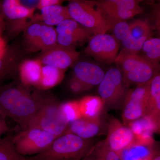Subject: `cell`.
<instances>
[{
  "mask_svg": "<svg viewBox=\"0 0 160 160\" xmlns=\"http://www.w3.org/2000/svg\"><path fill=\"white\" fill-rule=\"evenodd\" d=\"M45 100L32 95L21 87L0 86V110L6 118H11L18 123L22 130L28 128L29 122Z\"/></svg>",
  "mask_w": 160,
  "mask_h": 160,
  "instance_id": "cell-1",
  "label": "cell"
},
{
  "mask_svg": "<svg viewBox=\"0 0 160 160\" xmlns=\"http://www.w3.org/2000/svg\"><path fill=\"white\" fill-rule=\"evenodd\" d=\"M138 53L123 49L115 60L126 86L148 82L158 73V67Z\"/></svg>",
  "mask_w": 160,
  "mask_h": 160,
  "instance_id": "cell-2",
  "label": "cell"
},
{
  "mask_svg": "<svg viewBox=\"0 0 160 160\" xmlns=\"http://www.w3.org/2000/svg\"><path fill=\"white\" fill-rule=\"evenodd\" d=\"M89 145L88 140L65 132L56 138L45 151L30 157L43 160H81L91 149Z\"/></svg>",
  "mask_w": 160,
  "mask_h": 160,
  "instance_id": "cell-3",
  "label": "cell"
},
{
  "mask_svg": "<svg viewBox=\"0 0 160 160\" xmlns=\"http://www.w3.org/2000/svg\"><path fill=\"white\" fill-rule=\"evenodd\" d=\"M67 7L71 18L91 30L94 35L111 30V24L92 1H72Z\"/></svg>",
  "mask_w": 160,
  "mask_h": 160,
  "instance_id": "cell-4",
  "label": "cell"
},
{
  "mask_svg": "<svg viewBox=\"0 0 160 160\" xmlns=\"http://www.w3.org/2000/svg\"><path fill=\"white\" fill-rule=\"evenodd\" d=\"M60 105L54 100L45 99L42 107L29 122L28 128L41 129L56 138L64 134L69 123L62 113Z\"/></svg>",
  "mask_w": 160,
  "mask_h": 160,
  "instance_id": "cell-5",
  "label": "cell"
},
{
  "mask_svg": "<svg viewBox=\"0 0 160 160\" xmlns=\"http://www.w3.org/2000/svg\"><path fill=\"white\" fill-rule=\"evenodd\" d=\"M57 138L42 129L29 128L12 137V142L18 153L26 157L45 151Z\"/></svg>",
  "mask_w": 160,
  "mask_h": 160,
  "instance_id": "cell-6",
  "label": "cell"
},
{
  "mask_svg": "<svg viewBox=\"0 0 160 160\" xmlns=\"http://www.w3.org/2000/svg\"><path fill=\"white\" fill-rule=\"evenodd\" d=\"M141 1L137 0H102L93 1L112 27L115 24L133 18L142 13Z\"/></svg>",
  "mask_w": 160,
  "mask_h": 160,
  "instance_id": "cell-7",
  "label": "cell"
},
{
  "mask_svg": "<svg viewBox=\"0 0 160 160\" xmlns=\"http://www.w3.org/2000/svg\"><path fill=\"white\" fill-rule=\"evenodd\" d=\"M126 85L118 68H111L105 73L99 85L98 92L104 106L116 107L126 95Z\"/></svg>",
  "mask_w": 160,
  "mask_h": 160,
  "instance_id": "cell-8",
  "label": "cell"
},
{
  "mask_svg": "<svg viewBox=\"0 0 160 160\" xmlns=\"http://www.w3.org/2000/svg\"><path fill=\"white\" fill-rule=\"evenodd\" d=\"M151 80L138 85L126 93L123 112V119L126 122H130L146 115Z\"/></svg>",
  "mask_w": 160,
  "mask_h": 160,
  "instance_id": "cell-9",
  "label": "cell"
},
{
  "mask_svg": "<svg viewBox=\"0 0 160 160\" xmlns=\"http://www.w3.org/2000/svg\"><path fill=\"white\" fill-rule=\"evenodd\" d=\"M84 52L102 62L111 64L118 54L119 45L113 36L99 34L93 36Z\"/></svg>",
  "mask_w": 160,
  "mask_h": 160,
  "instance_id": "cell-10",
  "label": "cell"
},
{
  "mask_svg": "<svg viewBox=\"0 0 160 160\" xmlns=\"http://www.w3.org/2000/svg\"><path fill=\"white\" fill-rule=\"evenodd\" d=\"M42 52L38 59L43 65L62 70H66L71 66L80 56L79 52L74 48L61 46L57 43Z\"/></svg>",
  "mask_w": 160,
  "mask_h": 160,
  "instance_id": "cell-11",
  "label": "cell"
},
{
  "mask_svg": "<svg viewBox=\"0 0 160 160\" xmlns=\"http://www.w3.org/2000/svg\"><path fill=\"white\" fill-rule=\"evenodd\" d=\"M135 140L134 135L129 127L114 120L110 123L105 142L109 149L119 156L123 150L134 143Z\"/></svg>",
  "mask_w": 160,
  "mask_h": 160,
  "instance_id": "cell-12",
  "label": "cell"
},
{
  "mask_svg": "<svg viewBox=\"0 0 160 160\" xmlns=\"http://www.w3.org/2000/svg\"><path fill=\"white\" fill-rule=\"evenodd\" d=\"M160 122L146 114L142 117L129 123V127L135 136V142L152 146L154 142L152 135L158 131Z\"/></svg>",
  "mask_w": 160,
  "mask_h": 160,
  "instance_id": "cell-13",
  "label": "cell"
},
{
  "mask_svg": "<svg viewBox=\"0 0 160 160\" xmlns=\"http://www.w3.org/2000/svg\"><path fill=\"white\" fill-rule=\"evenodd\" d=\"M74 77L82 82L93 87L102 81L105 73L99 66L88 62H80L73 69Z\"/></svg>",
  "mask_w": 160,
  "mask_h": 160,
  "instance_id": "cell-14",
  "label": "cell"
},
{
  "mask_svg": "<svg viewBox=\"0 0 160 160\" xmlns=\"http://www.w3.org/2000/svg\"><path fill=\"white\" fill-rule=\"evenodd\" d=\"M111 30L113 32V36L118 42L122 43L124 49L133 52H138L140 51L143 43L148 38H135L129 31V24L125 21L116 23L112 27Z\"/></svg>",
  "mask_w": 160,
  "mask_h": 160,
  "instance_id": "cell-15",
  "label": "cell"
},
{
  "mask_svg": "<svg viewBox=\"0 0 160 160\" xmlns=\"http://www.w3.org/2000/svg\"><path fill=\"white\" fill-rule=\"evenodd\" d=\"M100 130L99 119H90L82 118L69 123L65 132L72 133L83 139L88 140L98 134Z\"/></svg>",
  "mask_w": 160,
  "mask_h": 160,
  "instance_id": "cell-16",
  "label": "cell"
},
{
  "mask_svg": "<svg viewBox=\"0 0 160 160\" xmlns=\"http://www.w3.org/2000/svg\"><path fill=\"white\" fill-rule=\"evenodd\" d=\"M43 65L39 59L27 60L20 66V78L26 86L37 87L41 79Z\"/></svg>",
  "mask_w": 160,
  "mask_h": 160,
  "instance_id": "cell-17",
  "label": "cell"
},
{
  "mask_svg": "<svg viewBox=\"0 0 160 160\" xmlns=\"http://www.w3.org/2000/svg\"><path fill=\"white\" fill-rule=\"evenodd\" d=\"M78 102L82 118L90 119H99L104 107L102 100L99 96H87Z\"/></svg>",
  "mask_w": 160,
  "mask_h": 160,
  "instance_id": "cell-18",
  "label": "cell"
},
{
  "mask_svg": "<svg viewBox=\"0 0 160 160\" xmlns=\"http://www.w3.org/2000/svg\"><path fill=\"white\" fill-rule=\"evenodd\" d=\"M41 10V14L37 16L36 20H42L44 24L52 26H57L64 20L71 18L67 6L55 5L45 7Z\"/></svg>",
  "mask_w": 160,
  "mask_h": 160,
  "instance_id": "cell-19",
  "label": "cell"
},
{
  "mask_svg": "<svg viewBox=\"0 0 160 160\" xmlns=\"http://www.w3.org/2000/svg\"><path fill=\"white\" fill-rule=\"evenodd\" d=\"M66 70L53 66L43 65L41 79L37 88L46 90L56 86L64 79Z\"/></svg>",
  "mask_w": 160,
  "mask_h": 160,
  "instance_id": "cell-20",
  "label": "cell"
},
{
  "mask_svg": "<svg viewBox=\"0 0 160 160\" xmlns=\"http://www.w3.org/2000/svg\"><path fill=\"white\" fill-rule=\"evenodd\" d=\"M2 7L5 15L11 20H22L33 18L35 10L24 7L18 0H5Z\"/></svg>",
  "mask_w": 160,
  "mask_h": 160,
  "instance_id": "cell-21",
  "label": "cell"
},
{
  "mask_svg": "<svg viewBox=\"0 0 160 160\" xmlns=\"http://www.w3.org/2000/svg\"><path fill=\"white\" fill-rule=\"evenodd\" d=\"M160 75L158 73L152 79L146 114L160 122Z\"/></svg>",
  "mask_w": 160,
  "mask_h": 160,
  "instance_id": "cell-22",
  "label": "cell"
},
{
  "mask_svg": "<svg viewBox=\"0 0 160 160\" xmlns=\"http://www.w3.org/2000/svg\"><path fill=\"white\" fill-rule=\"evenodd\" d=\"M57 33L52 26L42 23L41 31L32 50H43L56 44Z\"/></svg>",
  "mask_w": 160,
  "mask_h": 160,
  "instance_id": "cell-23",
  "label": "cell"
},
{
  "mask_svg": "<svg viewBox=\"0 0 160 160\" xmlns=\"http://www.w3.org/2000/svg\"><path fill=\"white\" fill-rule=\"evenodd\" d=\"M154 152L151 146L134 142L123 150L119 156L121 160H142L151 156Z\"/></svg>",
  "mask_w": 160,
  "mask_h": 160,
  "instance_id": "cell-24",
  "label": "cell"
},
{
  "mask_svg": "<svg viewBox=\"0 0 160 160\" xmlns=\"http://www.w3.org/2000/svg\"><path fill=\"white\" fill-rule=\"evenodd\" d=\"M140 51L146 60L158 67L160 60V39L148 38L143 43Z\"/></svg>",
  "mask_w": 160,
  "mask_h": 160,
  "instance_id": "cell-25",
  "label": "cell"
},
{
  "mask_svg": "<svg viewBox=\"0 0 160 160\" xmlns=\"http://www.w3.org/2000/svg\"><path fill=\"white\" fill-rule=\"evenodd\" d=\"M81 160H121L119 155L109 149L105 142L91 148Z\"/></svg>",
  "mask_w": 160,
  "mask_h": 160,
  "instance_id": "cell-26",
  "label": "cell"
},
{
  "mask_svg": "<svg viewBox=\"0 0 160 160\" xmlns=\"http://www.w3.org/2000/svg\"><path fill=\"white\" fill-rule=\"evenodd\" d=\"M93 36L92 32L89 29L73 34H57V43L61 46L74 49V46L89 41Z\"/></svg>",
  "mask_w": 160,
  "mask_h": 160,
  "instance_id": "cell-27",
  "label": "cell"
},
{
  "mask_svg": "<svg viewBox=\"0 0 160 160\" xmlns=\"http://www.w3.org/2000/svg\"><path fill=\"white\" fill-rule=\"evenodd\" d=\"M0 160H28L19 154L12 142V137L8 135L0 139Z\"/></svg>",
  "mask_w": 160,
  "mask_h": 160,
  "instance_id": "cell-28",
  "label": "cell"
},
{
  "mask_svg": "<svg viewBox=\"0 0 160 160\" xmlns=\"http://www.w3.org/2000/svg\"><path fill=\"white\" fill-rule=\"evenodd\" d=\"M129 31L135 39L149 37L151 28L146 21L137 19L129 23Z\"/></svg>",
  "mask_w": 160,
  "mask_h": 160,
  "instance_id": "cell-29",
  "label": "cell"
},
{
  "mask_svg": "<svg viewBox=\"0 0 160 160\" xmlns=\"http://www.w3.org/2000/svg\"><path fill=\"white\" fill-rule=\"evenodd\" d=\"M64 117L69 123L82 118L78 101L66 102L60 105Z\"/></svg>",
  "mask_w": 160,
  "mask_h": 160,
  "instance_id": "cell-30",
  "label": "cell"
},
{
  "mask_svg": "<svg viewBox=\"0 0 160 160\" xmlns=\"http://www.w3.org/2000/svg\"><path fill=\"white\" fill-rule=\"evenodd\" d=\"M72 19H67L57 26L55 29L57 34H73L88 30Z\"/></svg>",
  "mask_w": 160,
  "mask_h": 160,
  "instance_id": "cell-31",
  "label": "cell"
},
{
  "mask_svg": "<svg viewBox=\"0 0 160 160\" xmlns=\"http://www.w3.org/2000/svg\"><path fill=\"white\" fill-rule=\"evenodd\" d=\"M42 23L34 22L29 24L26 27L25 36L26 42L29 44L30 48L32 49L36 43L41 32Z\"/></svg>",
  "mask_w": 160,
  "mask_h": 160,
  "instance_id": "cell-32",
  "label": "cell"
},
{
  "mask_svg": "<svg viewBox=\"0 0 160 160\" xmlns=\"http://www.w3.org/2000/svg\"><path fill=\"white\" fill-rule=\"evenodd\" d=\"M69 89L71 91L76 94L87 91L92 88L91 86L82 82L74 76L69 81Z\"/></svg>",
  "mask_w": 160,
  "mask_h": 160,
  "instance_id": "cell-33",
  "label": "cell"
},
{
  "mask_svg": "<svg viewBox=\"0 0 160 160\" xmlns=\"http://www.w3.org/2000/svg\"><path fill=\"white\" fill-rule=\"evenodd\" d=\"M7 52L6 51L5 54L2 57H0V81L2 79L8 71L7 69L9 66V62Z\"/></svg>",
  "mask_w": 160,
  "mask_h": 160,
  "instance_id": "cell-34",
  "label": "cell"
},
{
  "mask_svg": "<svg viewBox=\"0 0 160 160\" xmlns=\"http://www.w3.org/2000/svg\"><path fill=\"white\" fill-rule=\"evenodd\" d=\"M6 116L0 110V139H2L3 135L9 131V128L6 121Z\"/></svg>",
  "mask_w": 160,
  "mask_h": 160,
  "instance_id": "cell-35",
  "label": "cell"
},
{
  "mask_svg": "<svg viewBox=\"0 0 160 160\" xmlns=\"http://www.w3.org/2000/svg\"><path fill=\"white\" fill-rule=\"evenodd\" d=\"M62 2V1L60 0H40L37 8L42 9L49 6L61 5Z\"/></svg>",
  "mask_w": 160,
  "mask_h": 160,
  "instance_id": "cell-36",
  "label": "cell"
},
{
  "mask_svg": "<svg viewBox=\"0 0 160 160\" xmlns=\"http://www.w3.org/2000/svg\"><path fill=\"white\" fill-rule=\"evenodd\" d=\"M22 6L29 9H35L37 8L39 1H19Z\"/></svg>",
  "mask_w": 160,
  "mask_h": 160,
  "instance_id": "cell-37",
  "label": "cell"
},
{
  "mask_svg": "<svg viewBox=\"0 0 160 160\" xmlns=\"http://www.w3.org/2000/svg\"><path fill=\"white\" fill-rule=\"evenodd\" d=\"M6 49L5 42L0 36V57H2L6 53Z\"/></svg>",
  "mask_w": 160,
  "mask_h": 160,
  "instance_id": "cell-38",
  "label": "cell"
},
{
  "mask_svg": "<svg viewBox=\"0 0 160 160\" xmlns=\"http://www.w3.org/2000/svg\"><path fill=\"white\" fill-rule=\"evenodd\" d=\"M152 160H160V156L159 153H155Z\"/></svg>",
  "mask_w": 160,
  "mask_h": 160,
  "instance_id": "cell-39",
  "label": "cell"
},
{
  "mask_svg": "<svg viewBox=\"0 0 160 160\" xmlns=\"http://www.w3.org/2000/svg\"><path fill=\"white\" fill-rule=\"evenodd\" d=\"M155 152L153 153L152 155L151 156L149 157L148 158H146L145 159H143L142 160H152V157H153V155H154Z\"/></svg>",
  "mask_w": 160,
  "mask_h": 160,
  "instance_id": "cell-40",
  "label": "cell"
},
{
  "mask_svg": "<svg viewBox=\"0 0 160 160\" xmlns=\"http://www.w3.org/2000/svg\"><path fill=\"white\" fill-rule=\"evenodd\" d=\"M27 158H28V160H33L32 159L30 158L29 157H27Z\"/></svg>",
  "mask_w": 160,
  "mask_h": 160,
  "instance_id": "cell-41",
  "label": "cell"
},
{
  "mask_svg": "<svg viewBox=\"0 0 160 160\" xmlns=\"http://www.w3.org/2000/svg\"><path fill=\"white\" fill-rule=\"evenodd\" d=\"M30 158L32 159L33 160H38V159H34L32 158L31 157H29Z\"/></svg>",
  "mask_w": 160,
  "mask_h": 160,
  "instance_id": "cell-42",
  "label": "cell"
}]
</instances>
